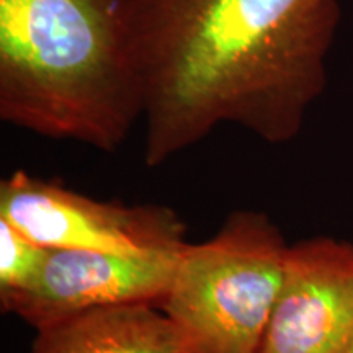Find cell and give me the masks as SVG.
<instances>
[{"mask_svg": "<svg viewBox=\"0 0 353 353\" xmlns=\"http://www.w3.org/2000/svg\"><path fill=\"white\" fill-rule=\"evenodd\" d=\"M341 17L339 0H132L145 165L223 123L270 144L296 138L327 85Z\"/></svg>", "mask_w": 353, "mask_h": 353, "instance_id": "cell-1", "label": "cell"}, {"mask_svg": "<svg viewBox=\"0 0 353 353\" xmlns=\"http://www.w3.org/2000/svg\"><path fill=\"white\" fill-rule=\"evenodd\" d=\"M132 0H0V118L117 151L144 117Z\"/></svg>", "mask_w": 353, "mask_h": 353, "instance_id": "cell-2", "label": "cell"}, {"mask_svg": "<svg viewBox=\"0 0 353 353\" xmlns=\"http://www.w3.org/2000/svg\"><path fill=\"white\" fill-rule=\"evenodd\" d=\"M281 229L260 211H234L213 237L185 244L159 307L190 353H257L283 281Z\"/></svg>", "mask_w": 353, "mask_h": 353, "instance_id": "cell-3", "label": "cell"}, {"mask_svg": "<svg viewBox=\"0 0 353 353\" xmlns=\"http://www.w3.org/2000/svg\"><path fill=\"white\" fill-rule=\"evenodd\" d=\"M0 218L44 247L152 254L187 244L174 210L100 201L17 170L0 183Z\"/></svg>", "mask_w": 353, "mask_h": 353, "instance_id": "cell-4", "label": "cell"}, {"mask_svg": "<svg viewBox=\"0 0 353 353\" xmlns=\"http://www.w3.org/2000/svg\"><path fill=\"white\" fill-rule=\"evenodd\" d=\"M182 249L126 254L48 247L32 285L0 294V306L34 329L95 307L118 304L159 307L169 291Z\"/></svg>", "mask_w": 353, "mask_h": 353, "instance_id": "cell-5", "label": "cell"}, {"mask_svg": "<svg viewBox=\"0 0 353 353\" xmlns=\"http://www.w3.org/2000/svg\"><path fill=\"white\" fill-rule=\"evenodd\" d=\"M353 343V244L312 237L288 247L257 353H347Z\"/></svg>", "mask_w": 353, "mask_h": 353, "instance_id": "cell-6", "label": "cell"}, {"mask_svg": "<svg viewBox=\"0 0 353 353\" xmlns=\"http://www.w3.org/2000/svg\"><path fill=\"white\" fill-rule=\"evenodd\" d=\"M30 353H190L179 327L152 304L88 309L37 329Z\"/></svg>", "mask_w": 353, "mask_h": 353, "instance_id": "cell-7", "label": "cell"}, {"mask_svg": "<svg viewBox=\"0 0 353 353\" xmlns=\"http://www.w3.org/2000/svg\"><path fill=\"white\" fill-rule=\"evenodd\" d=\"M44 247L0 218V294L32 285L46 259Z\"/></svg>", "mask_w": 353, "mask_h": 353, "instance_id": "cell-8", "label": "cell"}, {"mask_svg": "<svg viewBox=\"0 0 353 353\" xmlns=\"http://www.w3.org/2000/svg\"><path fill=\"white\" fill-rule=\"evenodd\" d=\"M347 353H353V343L350 345V348H348V350H347Z\"/></svg>", "mask_w": 353, "mask_h": 353, "instance_id": "cell-9", "label": "cell"}]
</instances>
